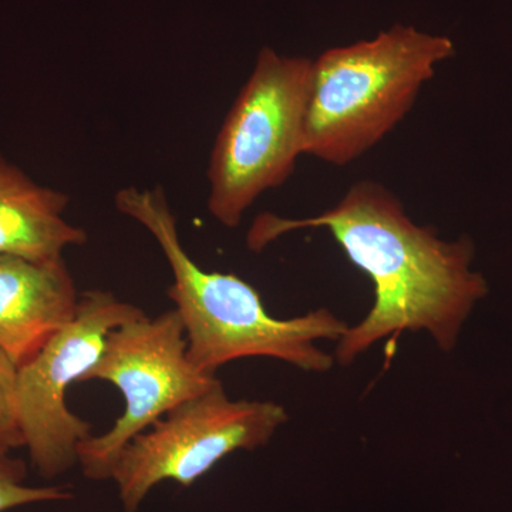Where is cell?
Here are the masks:
<instances>
[{"label":"cell","mask_w":512,"mask_h":512,"mask_svg":"<svg viewBox=\"0 0 512 512\" xmlns=\"http://www.w3.org/2000/svg\"><path fill=\"white\" fill-rule=\"evenodd\" d=\"M18 369L0 352V454L25 447L16 406Z\"/></svg>","instance_id":"cell-11"},{"label":"cell","mask_w":512,"mask_h":512,"mask_svg":"<svg viewBox=\"0 0 512 512\" xmlns=\"http://www.w3.org/2000/svg\"><path fill=\"white\" fill-rule=\"evenodd\" d=\"M25 478L26 466L22 460L10 457L9 453L0 454V512L20 505L70 498L69 491L64 488L28 487L23 484Z\"/></svg>","instance_id":"cell-10"},{"label":"cell","mask_w":512,"mask_h":512,"mask_svg":"<svg viewBox=\"0 0 512 512\" xmlns=\"http://www.w3.org/2000/svg\"><path fill=\"white\" fill-rule=\"evenodd\" d=\"M79 298L63 258L0 255V352L16 369L28 365L72 322Z\"/></svg>","instance_id":"cell-8"},{"label":"cell","mask_w":512,"mask_h":512,"mask_svg":"<svg viewBox=\"0 0 512 512\" xmlns=\"http://www.w3.org/2000/svg\"><path fill=\"white\" fill-rule=\"evenodd\" d=\"M144 316L106 291L80 295L76 315L32 360L18 369L16 406L25 447L43 477L77 463V448L92 436V424L70 412V384L83 383L114 329Z\"/></svg>","instance_id":"cell-7"},{"label":"cell","mask_w":512,"mask_h":512,"mask_svg":"<svg viewBox=\"0 0 512 512\" xmlns=\"http://www.w3.org/2000/svg\"><path fill=\"white\" fill-rule=\"evenodd\" d=\"M69 202L0 154V255L55 261L64 249L86 244V231L64 220Z\"/></svg>","instance_id":"cell-9"},{"label":"cell","mask_w":512,"mask_h":512,"mask_svg":"<svg viewBox=\"0 0 512 512\" xmlns=\"http://www.w3.org/2000/svg\"><path fill=\"white\" fill-rule=\"evenodd\" d=\"M313 60L265 47L229 109L212 148L208 210L227 228L305 156V124Z\"/></svg>","instance_id":"cell-4"},{"label":"cell","mask_w":512,"mask_h":512,"mask_svg":"<svg viewBox=\"0 0 512 512\" xmlns=\"http://www.w3.org/2000/svg\"><path fill=\"white\" fill-rule=\"evenodd\" d=\"M454 50L450 37L394 25L323 52L313 60L305 156L336 167L365 156L402 123Z\"/></svg>","instance_id":"cell-3"},{"label":"cell","mask_w":512,"mask_h":512,"mask_svg":"<svg viewBox=\"0 0 512 512\" xmlns=\"http://www.w3.org/2000/svg\"><path fill=\"white\" fill-rule=\"evenodd\" d=\"M306 228L328 229L375 288L366 318L338 340L340 365H350L379 340L406 330H424L450 352L474 305L487 295L483 275L471 268V241H444L436 229L416 224L399 198L377 181L353 184L335 207L315 217L259 215L249 229L248 247L262 251Z\"/></svg>","instance_id":"cell-1"},{"label":"cell","mask_w":512,"mask_h":512,"mask_svg":"<svg viewBox=\"0 0 512 512\" xmlns=\"http://www.w3.org/2000/svg\"><path fill=\"white\" fill-rule=\"evenodd\" d=\"M288 421L281 404L231 400L221 382L175 407L121 451L111 473L124 512L163 481L190 487L222 458L265 446Z\"/></svg>","instance_id":"cell-6"},{"label":"cell","mask_w":512,"mask_h":512,"mask_svg":"<svg viewBox=\"0 0 512 512\" xmlns=\"http://www.w3.org/2000/svg\"><path fill=\"white\" fill-rule=\"evenodd\" d=\"M114 384L124 397V412L101 436L77 448V463L90 480H109L121 451L175 407L220 382L188 359L183 320L175 309L146 315L114 329L96 365L83 382Z\"/></svg>","instance_id":"cell-5"},{"label":"cell","mask_w":512,"mask_h":512,"mask_svg":"<svg viewBox=\"0 0 512 512\" xmlns=\"http://www.w3.org/2000/svg\"><path fill=\"white\" fill-rule=\"evenodd\" d=\"M117 210L153 235L173 271L168 298L183 320L188 359L202 373L244 357H271L305 372H328L333 357L316 340H338L349 326L329 309L279 319L266 311L254 286L234 274L202 269L185 251L177 220L163 188L126 187L117 192Z\"/></svg>","instance_id":"cell-2"}]
</instances>
